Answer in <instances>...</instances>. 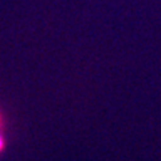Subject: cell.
Returning <instances> with one entry per match:
<instances>
[{
    "mask_svg": "<svg viewBox=\"0 0 161 161\" xmlns=\"http://www.w3.org/2000/svg\"><path fill=\"white\" fill-rule=\"evenodd\" d=\"M0 148H2V138H0Z\"/></svg>",
    "mask_w": 161,
    "mask_h": 161,
    "instance_id": "6da1fadb",
    "label": "cell"
}]
</instances>
